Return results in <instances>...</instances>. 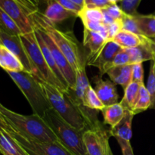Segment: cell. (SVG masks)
<instances>
[{"instance_id": "cell-43", "label": "cell", "mask_w": 155, "mask_h": 155, "mask_svg": "<svg viewBox=\"0 0 155 155\" xmlns=\"http://www.w3.org/2000/svg\"><path fill=\"white\" fill-rule=\"evenodd\" d=\"M109 2L112 5H115V4H117L118 2L121 1V0H108Z\"/></svg>"}, {"instance_id": "cell-46", "label": "cell", "mask_w": 155, "mask_h": 155, "mask_svg": "<svg viewBox=\"0 0 155 155\" xmlns=\"http://www.w3.org/2000/svg\"><path fill=\"white\" fill-rule=\"evenodd\" d=\"M152 15H154V16H155V12H154V13H153V14H152Z\"/></svg>"}, {"instance_id": "cell-38", "label": "cell", "mask_w": 155, "mask_h": 155, "mask_svg": "<svg viewBox=\"0 0 155 155\" xmlns=\"http://www.w3.org/2000/svg\"><path fill=\"white\" fill-rule=\"evenodd\" d=\"M57 2H58L62 7L64 8L67 10L70 11V12H72L74 13H75L76 15H77L78 17V14L81 12V10L83 9V8H81L80 6H79L78 5H77L76 3H74V2H72L71 0H55Z\"/></svg>"}, {"instance_id": "cell-16", "label": "cell", "mask_w": 155, "mask_h": 155, "mask_svg": "<svg viewBox=\"0 0 155 155\" xmlns=\"http://www.w3.org/2000/svg\"><path fill=\"white\" fill-rule=\"evenodd\" d=\"M134 116V113L132 110H126L123 119L116 126L111 127L108 131L110 136H114L115 139H122L130 141L133 136L132 124Z\"/></svg>"}, {"instance_id": "cell-18", "label": "cell", "mask_w": 155, "mask_h": 155, "mask_svg": "<svg viewBox=\"0 0 155 155\" xmlns=\"http://www.w3.org/2000/svg\"><path fill=\"white\" fill-rule=\"evenodd\" d=\"M106 74L115 85L126 89L132 83V65L117 66L110 68Z\"/></svg>"}, {"instance_id": "cell-2", "label": "cell", "mask_w": 155, "mask_h": 155, "mask_svg": "<svg viewBox=\"0 0 155 155\" xmlns=\"http://www.w3.org/2000/svg\"><path fill=\"white\" fill-rule=\"evenodd\" d=\"M33 25L43 30L49 35L58 48L66 57L73 69L76 71L84 65L80 54L77 40L71 31H61L55 27V24L48 21L43 13L39 11L30 15Z\"/></svg>"}, {"instance_id": "cell-31", "label": "cell", "mask_w": 155, "mask_h": 155, "mask_svg": "<svg viewBox=\"0 0 155 155\" xmlns=\"http://www.w3.org/2000/svg\"><path fill=\"white\" fill-rule=\"evenodd\" d=\"M122 30L135 33L139 36H143L139 30L135 17L127 15V14L124 15L122 19Z\"/></svg>"}, {"instance_id": "cell-47", "label": "cell", "mask_w": 155, "mask_h": 155, "mask_svg": "<svg viewBox=\"0 0 155 155\" xmlns=\"http://www.w3.org/2000/svg\"><path fill=\"white\" fill-rule=\"evenodd\" d=\"M39 1H40V0H39ZM44 1H45L47 2V1H48V0H44Z\"/></svg>"}, {"instance_id": "cell-28", "label": "cell", "mask_w": 155, "mask_h": 155, "mask_svg": "<svg viewBox=\"0 0 155 155\" xmlns=\"http://www.w3.org/2000/svg\"><path fill=\"white\" fill-rule=\"evenodd\" d=\"M151 100L150 94L147 89L145 84H142L140 86L139 89V97H138L137 101L136 103L133 112L134 114H138L139 113L143 112L151 107Z\"/></svg>"}, {"instance_id": "cell-41", "label": "cell", "mask_w": 155, "mask_h": 155, "mask_svg": "<svg viewBox=\"0 0 155 155\" xmlns=\"http://www.w3.org/2000/svg\"><path fill=\"white\" fill-rule=\"evenodd\" d=\"M9 126L8 125L7 123L5 122V119L3 118L2 115L0 114V130H7L8 129Z\"/></svg>"}, {"instance_id": "cell-6", "label": "cell", "mask_w": 155, "mask_h": 155, "mask_svg": "<svg viewBox=\"0 0 155 155\" xmlns=\"http://www.w3.org/2000/svg\"><path fill=\"white\" fill-rule=\"evenodd\" d=\"M7 74L27 98L33 114L43 117L51 106L39 80L33 74L26 71H8Z\"/></svg>"}, {"instance_id": "cell-17", "label": "cell", "mask_w": 155, "mask_h": 155, "mask_svg": "<svg viewBox=\"0 0 155 155\" xmlns=\"http://www.w3.org/2000/svg\"><path fill=\"white\" fill-rule=\"evenodd\" d=\"M44 15L54 24L62 22L71 18H76L77 15L62 7L55 0H48Z\"/></svg>"}, {"instance_id": "cell-33", "label": "cell", "mask_w": 155, "mask_h": 155, "mask_svg": "<svg viewBox=\"0 0 155 155\" xmlns=\"http://www.w3.org/2000/svg\"><path fill=\"white\" fill-rule=\"evenodd\" d=\"M130 64V59L127 48H122L114 58L111 62L110 68L117 66H124ZM131 65V64H130Z\"/></svg>"}, {"instance_id": "cell-12", "label": "cell", "mask_w": 155, "mask_h": 155, "mask_svg": "<svg viewBox=\"0 0 155 155\" xmlns=\"http://www.w3.org/2000/svg\"><path fill=\"white\" fill-rule=\"evenodd\" d=\"M84 28L100 33L107 39V27L104 24V14L100 8H91L83 7L78 14Z\"/></svg>"}, {"instance_id": "cell-37", "label": "cell", "mask_w": 155, "mask_h": 155, "mask_svg": "<svg viewBox=\"0 0 155 155\" xmlns=\"http://www.w3.org/2000/svg\"><path fill=\"white\" fill-rule=\"evenodd\" d=\"M106 27L107 40H112L122 30V21H116Z\"/></svg>"}, {"instance_id": "cell-15", "label": "cell", "mask_w": 155, "mask_h": 155, "mask_svg": "<svg viewBox=\"0 0 155 155\" xmlns=\"http://www.w3.org/2000/svg\"><path fill=\"white\" fill-rule=\"evenodd\" d=\"M130 59V64L143 63L147 61L155 60V52L151 39L148 42L134 47L127 48Z\"/></svg>"}, {"instance_id": "cell-11", "label": "cell", "mask_w": 155, "mask_h": 155, "mask_svg": "<svg viewBox=\"0 0 155 155\" xmlns=\"http://www.w3.org/2000/svg\"><path fill=\"white\" fill-rule=\"evenodd\" d=\"M0 8L15 21L22 34L33 32L34 27L30 15L15 0H0Z\"/></svg>"}, {"instance_id": "cell-45", "label": "cell", "mask_w": 155, "mask_h": 155, "mask_svg": "<svg viewBox=\"0 0 155 155\" xmlns=\"http://www.w3.org/2000/svg\"><path fill=\"white\" fill-rule=\"evenodd\" d=\"M2 106H3V105H2V104H0V108H1V107H2Z\"/></svg>"}, {"instance_id": "cell-34", "label": "cell", "mask_w": 155, "mask_h": 155, "mask_svg": "<svg viewBox=\"0 0 155 155\" xmlns=\"http://www.w3.org/2000/svg\"><path fill=\"white\" fill-rule=\"evenodd\" d=\"M101 10L103 11V12L107 14V15H109L110 18H112L115 21H122L123 18L125 15V13L120 8V7L117 5V4H110V5L106 7L105 8L101 9Z\"/></svg>"}, {"instance_id": "cell-30", "label": "cell", "mask_w": 155, "mask_h": 155, "mask_svg": "<svg viewBox=\"0 0 155 155\" xmlns=\"http://www.w3.org/2000/svg\"><path fill=\"white\" fill-rule=\"evenodd\" d=\"M146 88L151 96V108H155V60L151 61Z\"/></svg>"}, {"instance_id": "cell-36", "label": "cell", "mask_w": 155, "mask_h": 155, "mask_svg": "<svg viewBox=\"0 0 155 155\" xmlns=\"http://www.w3.org/2000/svg\"><path fill=\"white\" fill-rule=\"evenodd\" d=\"M15 1L21 5L30 15L39 11V0H15Z\"/></svg>"}, {"instance_id": "cell-25", "label": "cell", "mask_w": 155, "mask_h": 155, "mask_svg": "<svg viewBox=\"0 0 155 155\" xmlns=\"http://www.w3.org/2000/svg\"><path fill=\"white\" fill-rule=\"evenodd\" d=\"M134 17L139 30L144 36L149 39L155 37V16L154 15H145L138 14Z\"/></svg>"}, {"instance_id": "cell-3", "label": "cell", "mask_w": 155, "mask_h": 155, "mask_svg": "<svg viewBox=\"0 0 155 155\" xmlns=\"http://www.w3.org/2000/svg\"><path fill=\"white\" fill-rule=\"evenodd\" d=\"M39 81L51 108L54 109L65 122L81 131L86 132L89 130L80 109L73 102L67 92L63 93L54 86L45 82Z\"/></svg>"}, {"instance_id": "cell-40", "label": "cell", "mask_w": 155, "mask_h": 155, "mask_svg": "<svg viewBox=\"0 0 155 155\" xmlns=\"http://www.w3.org/2000/svg\"><path fill=\"white\" fill-rule=\"evenodd\" d=\"M121 148L123 155H134L133 149L130 144V141L124 140L122 139H116Z\"/></svg>"}, {"instance_id": "cell-5", "label": "cell", "mask_w": 155, "mask_h": 155, "mask_svg": "<svg viewBox=\"0 0 155 155\" xmlns=\"http://www.w3.org/2000/svg\"><path fill=\"white\" fill-rule=\"evenodd\" d=\"M20 38L31 63L33 75L37 80L54 86L60 92H66L69 88L65 86L56 77L48 67L36 39L34 30L27 34H21Z\"/></svg>"}, {"instance_id": "cell-13", "label": "cell", "mask_w": 155, "mask_h": 155, "mask_svg": "<svg viewBox=\"0 0 155 155\" xmlns=\"http://www.w3.org/2000/svg\"><path fill=\"white\" fill-rule=\"evenodd\" d=\"M0 44L4 45L13 54H15L24 68V71L33 74V68L27 56L20 36H13L0 31Z\"/></svg>"}, {"instance_id": "cell-32", "label": "cell", "mask_w": 155, "mask_h": 155, "mask_svg": "<svg viewBox=\"0 0 155 155\" xmlns=\"http://www.w3.org/2000/svg\"><path fill=\"white\" fill-rule=\"evenodd\" d=\"M142 0H121L120 2V7L125 14L131 16L137 15V8Z\"/></svg>"}, {"instance_id": "cell-7", "label": "cell", "mask_w": 155, "mask_h": 155, "mask_svg": "<svg viewBox=\"0 0 155 155\" xmlns=\"http://www.w3.org/2000/svg\"><path fill=\"white\" fill-rule=\"evenodd\" d=\"M6 131L29 155H72L59 142H37L30 140L9 127Z\"/></svg>"}, {"instance_id": "cell-20", "label": "cell", "mask_w": 155, "mask_h": 155, "mask_svg": "<svg viewBox=\"0 0 155 155\" xmlns=\"http://www.w3.org/2000/svg\"><path fill=\"white\" fill-rule=\"evenodd\" d=\"M34 33H35V36H36V40H37L38 44H39V48H40L41 51H42V54H43L44 58H45V61H46L47 64H48V67L50 68V69L51 70V71L53 72V74L56 76V77H57V78L58 79V80H60V81L61 82V83H63L65 86H67L68 88H69L68 83L66 82L65 79L64 78L63 75H62V74L61 73L60 70H59L58 68L57 64H56L55 61H54V58H53V56H52V54H51V51H50L49 48H48V47L47 46L46 43L45 42L44 39H42V36L40 35L39 32L38 31L37 29L35 28V27H34Z\"/></svg>"}, {"instance_id": "cell-19", "label": "cell", "mask_w": 155, "mask_h": 155, "mask_svg": "<svg viewBox=\"0 0 155 155\" xmlns=\"http://www.w3.org/2000/svg\"><path fill=\"white\" fill-rule=\"evenodd\" d=\"M0 153L3 155H29L6 130H0Z\"/></svg>"}, {"instance_id": "cell-4", "label": "cell", "mask_w": 155, "mask_h": 155, "mask_svg": "<svg viewBox=\"0 0 155 155\" xmlns=\"http://www.w3.org/2000/svg\"><path fill=\"white\" fill-rule=\"evenodd\" d=\"M57 136L58 142L72 155H88L83 142L84 131L77 130L65 122L53 108L42 117Z\"/></svg>"}, {"instance_id": "cell-14", "label": "cell", "mask_w": 155, "mask_h": 155, "mask_svg": "<svg viewBox=\"0 0 155 155\" xmlns=\"http://www.w3.org/2000/svg\"><path fill=\"white\" fill-rule=\"evenodd\" d=\"M95 89L97 95L104 106H110L118 103L119 95L116 85L111 80H102L101 76L93 78Z\"/></svg>"}, {"instance_id": "cell-27", "label": "cell", "mask_w": 155, "mask_h": 155, "mask_svg": "<svg viewBox=\"0 0 155 155\" xmlns=\"http://www.w3.org/2000/svg\"><path fill=\"white\" fill-rule=\"evenodd\" d=\"M0 31L13 36H21V30L15 21L0 8Z\"/></svg>"}, {"instance_id": "cell-1", "label": "cell", "mask_w": 155, "mask_h": 155, "mask_svg": "<svg viewBox=\"0 0 155 155\" xmlns=\"http://www.w3.org/2000/svg\"><path fill=\"white\" fill-rule=\"evenodd\" d=\"M0 114L9 127L30 140L37 142H59L52 130L39 115L20 114L4 106L0 108Z\"/></svg>"}, {"instance_id": "cell-29", "label": "cell", "mask_w": 155, "mask_h": 155, "mask_svg": "<svg viewBox=\"0 0 155 155\" xmlns=\"http://www.w3.org/2000/svg\"><path fill=\"white\" fill-rule=\"evenodd\" d=\"M83 104V105L89 108L95 110H101V111L105 107L99 99L95 89L91 85H89L85 92Z\"/></svg>"}, {"instance_id": "cell-8", "label": "cell", "mask_w": 155, "mask_h": 155, "mask_svg": "<svg viewBox=\"0 0 155 155\" xmlns=\"http://www.w3.org/2000/svg\"><path fill=\"white\" fill-rule=\"evenodd\" d=\"M108 131L101 127L86 130L83 142L88 155H114L109 144Z\"/></svg>"}, {"instance_id": "cell-42", "label": "cell", "mask_w": 155, "mask_h": 155, "mask_svg": "<svg viewBox=\"0 0 155 155\" xmlns=\"http://www.w3.org/2000/svg\"><path fill=\"white\" fill-rule=\"evenodd\" d=\"M71 1L74 2V3L80 6L81 8L84 7V0H71Z\"/></svg>"}, {"instance_id": "cell-21", "label": "cell", "mask_w": 155, "mask_h": 155, "mask_svg": "<svg viewBox=\"0 0 155 155\" xmlns=\"http://www.w3.org/2000/svg\"><path fill=\"white\" fill-rule=\"evenodd\" d=\"M0 68L6 72L24 71V66L19 59L2 44H0Z\"/></svg>"}, {"instance_id": "cell-9", "label": "cell", "mask_w": 155, "mask_h": 155, "mask_svg": "<svg viewBox=\"0 0 155 155\" xmlns=\"http://www.w3.org/2000/svg\"><path fill=\"white\" fill-rule=\"evenodd\" d=\"M35 28L38 30L39 32L40 35L42 36V39H44L45 42L46 43L47 46L49 48L50 51H51V54H52L54 60L55 61L56 64H57L58 68L60 70L61 73L63 75L64 78L65 79L66 82L68 83V86L70 89H74L76 86V72L73 68L71 67V64L66 58L63 53L61 52L60 49L58 48L56 44L54 43V41L52 40L49 35L47 33H45L43 30L39 28V27H36L33 25Z\"/></svg>"}, {"instance_id": "cell-26", "label": "cell", "mask_w": 155, "mask_h": 155, "mask_svg": "<svg viewBox=\"0 0 155 155\" xmlns=\"http://www.w3.org/2000/svg\"><path fill=\"white\" fill-rule=\"evenodd\" d=\"M142 84L132 82L126 89H124V95L120 103L125 110L133 111L139 97V89Z\"/></svg>"}, {"instance_id": "cell-39", "label": "cell", "mask_w": 155, "mask_h": 155, "mask_svg": "<svg viewBox=\"0 0 155 155\" xmlns=\"http://www.w3.org/2000/svg\"><path fill=\"white\" fill-rule=\"evenodd\" d=\"M110 5L108 0H84V7L91 8L104 9Z\"/></svg>"}, {"instance_id": "cell-48", "label": "cell", "mask_w": 155, "mask_h": 155, "mask_svg": "<svg viewBox=\"0 0 155 155\" xmlns=\"http://www.w3.org/2000/svg\"><path fill=\"white\" fill-rule=\"evenodd\" d=\"M0 154H1V153H0Z\"/></svg>"}, {"instance_id": "cell-10", "label": "cell", "mask_w": 155, "mask_h": 155, "mask_svg": "<svg viewBox=\"0 0 155 155\" xmlns=\"http://www.w3.org/2000/svg\"><path fill=\"white\" fill-rule=\"evenodd\" d=\"M121 47L113 40H107L102 47L93 54H88L86 64L95 67L99 71V76L102 77L110 68L111 62Z\"/></svg>"}, {"instance_id": "cell-24", "label": "cell", "mask_w": 155, "mask_h": 155, "mask_svg": "<svg viewBox=\"0 0 155 155\" xmlns=\"http://www.w3.org/2000/svg\"><path fill=\"white\" fill-rule=\"evenodd\" d=\"M100 33L84 28L83 30V45L88 47L89 53L88 54H93L96 53L104 45L106 41Z\"/></svg>"}, {"instance_id": "cell-23", "label": "cell", "mask_w": 155, "mask_h": 155, "mask_svg": "<svg viewBox=\"0 0 155 155\" xmlns=\"http://www.w3.org/2000/svg\"><path fill=\"white\" fill-rule=\"evenodd\" d=\"M126 110L120 102L110 106H105L101 110L104 117V124L110 126V128L116 126L125 114Z\"/></svg>"}, {"instance_id": "cell-44", "label": "cell", "mask_w": 155, "mask_h": 155, "mask_svg": "<svg viewBox=\"0 0 155 155\" xmlns=\"http://www.w3.org/2000/svg\"><path fill=\"white\" fill-rule=\"evenodd\" d=\"M151 41H152V43H153V47H154V52H155V37L154 38H151Z\"/></svg>"}, {"instance_id": "cell-22", "label": "cell", "mask_w": 155, "mask_h": 155, "mask_svg": "<svg viewBox=\"0 0 155 155\" xmlns=\"http://www.w3.org/2000/svg\"><path fill=\"white\" fill-rule=\"evenodd\" d=\"M112 40L117 43L121 48H130L148 42L149 38L121 30Z\"/></svg>"}, {"instance_id": "cell-35", "label": "cell", "mask_w": 155, "mask_h": 155, "mask_svg": "<svg viewBox=\"0 0 155 155\" xmlns=\"http://www.w3.org/2000/svg\"><path fill=\"white\" fill-rule=\"evenodd\" d=\"M144 70L142 63L132 65V82L144 84Z\"/></svg>"}]
</instances>
